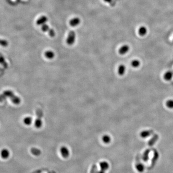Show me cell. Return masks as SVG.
Instances as JSON below:
<instances>
[{"instance_id": "cell-1", "label": "cell", "mask_w": 173, "mask_h": 173, "mask_svg": "<svg viewBox=\"0 0 173 173\" xmlns=\"http://www.w3.org/2000/svg\"><path fill=\"white\" fill-rule=\"evenodd\" d=\"M37 118L35 121V126L37 128H40L42 126V118L43 117V113L41 109H38L36 111Z\"/></svg>"}, {"instance_id": "cell-18", "label": "cell", "mask_w": 173, "mask_h": 173, "mask_svg": "<svg viewBox=\"0 0 173 173\" xmlns=\"http://www.w3.org/2000/svg\"><path fill=\"white\" fill-rule=\"evenodd\" d=\"M165 106L169 109H173V99H169L166 100Z\"/></svg>"}, {"instance_id": "cell-6", "label": "cell", "mask_w": 173, "mask_h": 173, "mask_svg": "<svg viewBox=\"0 0 173 173\" xmlns=\"http://www.w3.org/2000/svg\"><path fill=\"white\" fill-rule=\"evenodd\" d=\"M130 48L128 45L125 44L122 46L118 50V52L120 55H125L129 51Z\"/></svg>"}, {"instance_id": "cell-19", "label": "cell", "mask_w": 173, "mask_h": 173, "mask_svg": "<svg viewBox=\"0 0 173 173\" xmlns=\"http://www.w3.org/2000/svg\"><path fill=\"white\" fill-rule=\"evenodd\" d=\"M32 121H33V119L31 117H30V116L26 117L23 120L24 123L26 125H27V126L30 125L32 124Z\"/></svg>"}, {"instance_id": "cell-24", "label": "cell", "mask_w": 173, "mask_h": 173, "mask_svg": "<svg viewBox=\"0 0 173 173\" xmlns=\"http://www.w3.org/2000/svg\"><path fill=\"white\" fill-rule=\"evenodd\" d=\"M97 173H105V171H104L100 170V171L98 172Z\"/></svg>"}, {"instance_id": "cell-17", "label": "cell", "mask_w": 173, "mask_h": 173, "mask_svg": "<svg viewBox=\"0 0 173 173\" xmlns=\"http://www.w3.org/2000/svg\"><path fill=\"white\" fill-rule=\"evenodd\" d=\"M102 141L105 144H109L111 142V138L110 136L108 135H105L102 136Z\"/></svg>"}, {"instance_id": "cell-22", "label": "cell", "mask_w": 173, "mask_h": 173, "mask_svg": "<svg viewBox=\"0 0 173 173\" xmlns=\"http://www.w3.org/2000/svg\"><path fill=\"white\" fill-rule=\"evenodd\" d=\"M8 42L5 40L0 39V46L3 47H6L8 46Z\"/></svg>"}, {"instance_id": "cell-2", "label": "cell", "mask_w": 173, "mask_h": 173, "mask_svg": "<svg viewBox=\"0 0 173 173\" xmlns=\"http://www.w3.org/2000/svg\"><path fill=\"white\" fill-rule=\"evenodd\" d=\"M14 92L11 90H6L4 91L2 94H0V102H3L8 98L10 100L15 96Z\"/></svg>"}, {"instance_id": "cell-7", "label": "cell", "mask_w": 173, "mask_h": 173, "mask_svg": "<svg viewBox=\"0 0 173 173\" xmlns=\"http://www.w3.org/2000/svg\"><path fill=\"white\" fill-rule=\"evenodd\" d=\"M163 78L164 80L166 81H170L173 78V72L170 71H168L165 72L163 75Z\"/></svg>"}, {"instance_id": "cell-5", "label": "cell", "mask_w": 173, "mask_h": 173, "mask_svg": "<svg viewBox=\"0 0 173 173\" xmlns=\"http://www.w3.org/2000/svg\"><path fill=\"white\" fill-rule=\"evenodd\" d=\"M60 152L62 156L64 158H67L70 155V152H69L68 149L65 146H63L60 148Z\"/></svg>"}, {"instance_id": "cell-16", "label": "cell", "mask_w": 173, "mask_h": 173, "mask_svg": "<svg viewBox=\"0 0 173 173\" xmlns=\"http://www.w3.org/2000/svg\"><path fill=\"white\" fill-rule=\"evenodd\" d=\"M138 32L141 36H144L147 34V29L145 26H141L139 29H138Z\"/></svg>"}, {"instance_id": "cell-21", "label": "cell", "mask_w": 173, "mask_h": 173, "mask_svg": "<svg viewBox=\"0 0 173 173\" xmlns=\"http://www.w3.org/2000/svg\"><path fill=\"white\" fill-rule=\"evenodd\" d=\"M151 135V132L149 130H143L140 133V136L142 137H147Z\"/></svg>"}, {"instance_id": "cell-3", "label": "cell", "mask_w": 173, "mask_h": 173, "mask_svg": "<svg viewBox=\"0 0 173 173\" xmlns=\"http://www.w3.org/2000/svg\"><path fill=\"white\" fill-rule=\"evenodd\" d=\"M76 40V33L71 30L69 32L66 39V43L69 45H72L74 44Z\"/></svg>"}, {"instance_id": "cell-14", "label": "cell", "mask_w": 173, "mask_h": 173, "mask_svg": "<svg viewBox=\"0 0 173 173\" xmlns=\"http://www.w3.org/2000/svg\"><path fill=\"white\" fill-rule=\"evenodd\" d=\"M30 152L33 155L36 156H39L42 153L41 150L37 148H32L30 150Z\"/></svg>"}, {"instance_id": "cell-4", "label": "cell", "mask_w": 173, "mask_h": 173, "mask_svg": "<svg viewBox=\"0 0 173 173\" xmlns=\"http://www.w3.org/2000/svg\"><path fill=\"white\" fill-rule=\"evenodd\" d=\"M41 28L43 32H48L50 37H54L55 36V31L52 29L50 28L49 26L47 25V24H45L42 25Z\"/></svg>"}, {"instance_id": "cell-10", "label": "cell", "mask_w": 173, "mask_h": 173, "mask_svg": "<svg viewBox=\"0 0 173 173\" xmlns=\"http://www.w3.org/2000/svg\"><path fill=\"white\" fill-rule=\"evenodd\" d=\"M80 20L79 17H75L72 18L69 21V24L72 26H76L80 24Z\"/></svg>"}, {"instance_id": "cell-15", "label": "cell", "mask_w": 173, "mask_h": 173, "mask_svg": "<svg viewBox=\"0 0 173 173\" xmlns=\"http://www.w3.org/2000/svg\"><path fill=\"white\" fill-rule=\"evenodd\" d=\"M44 56L47 59H52L55 56V54L52 51L49 50L47 51L44 52Z\"/></svg>"}, {"instance_id": "cell-12", "label": "cell", "mask_w": 173, "mask_h": 173, "mask_svg": "<svg viewBox=\"0 0 173 173\" xmlns=\"http://www.w3.org/2000/svg\"><path fill=\"white\" fill-rule=\"evenodd\" d=\"M130 64L132 67L134 68H137L140 66L141 64V62L138 59H135L131 61Z\"/></svg>"}, {"instance_id": "cell-13", "label": "cell", "mask_w": 173, "mask_h": 173, "mask_svg": "<svg viewBox=\"0 0 173 173\" xmlns=\"http://www.w3.org/2000/svg\"><path fill=\"white\" fill-rule=\"evenodd\" d=\"M1 155L3 159H6L10 156V152L8 150L6 149H4L1 152Z\"/></svg>"}, {"instance_id": "cell-23", "label": "cell", "mask_w": 173, "mask_h": 173, "mask_svg": "<svg viewBox=\"0 0 173 173\" xmlns=\"http://www.w3.org/2000/svg\"><path fill=\"white\" fill-rule=\"evenodd\" d=\"M103 1L105 2H106V3H111L112 2V0H103Z\"/></svg>"}, {"instance_id": "cell-20", "label": "cell", "mask_w": 173, "mask_h": 173, "mask_svg": "<svg viewBox=\"0 0 173 173\" xmlns=\"http://www.w3.org/2000/svg\"><path fill=\"white\" fill-rule=\"evenodd\" d=\"M136 170L140 173L143 172L145 169L144 166L142 163H138L136 165Z\"/></svg>"}, {"instance_id": "cell-9", "label": "cell", "mask_w": 173, "mask_h": 173, "mask_svg": "<svg viewBox=\"0 0 173 173\" xmlns=\"http://www.w3.org/2000/svg\"><path fill=\"white\" fill-rule=\"evenodd\" d=\"M48 21V18L45 16H41L36 21V24L37 25H43V24H45L46 22H47Z\"/></svg>"}, {"instance_id": "cell-8", "label": "cell", "mask_w": 173, "mask_h": 173, "mask_svg": "<svg viewBox=\"0 0 173 173\" xmlns=\"http://www.w3.org/2000/svg\"><path fill=\"white\" fill-rule=\"evenodd\" d=\"M126 67L124 64H121L118 66L117 69V73L119 76H122L124 75V74L126 73Z\"/></svg>"}, {"instance_id": "cell-11", "label": "cell", "mask_w": 173, "mask_h": 173, "mask_svg": "<svg viewBox=\"0 0 173 173\" xmlns=\"http://www.w3.org/2000/svg\"><path fill=\"white\" fill-rule=\"evenodd\" d=\"M100 166L101 170L106 171L109 168V164L106 161H102L100 163Z\"/></svg>"}]
</instances>
